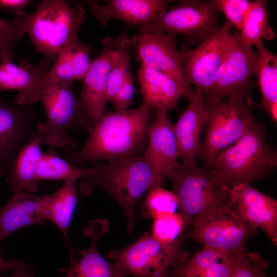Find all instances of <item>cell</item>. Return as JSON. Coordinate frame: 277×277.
Returning a JSON list of instances; mask_svg holds the SVG:
<instances>
[{
    "mask_svg": "<svg viewBox=\"0 0 277 277\" xmlns=\"http://www.w3.org/2000/svg\"><path fill=\"white\" fill-rule=\"evenodd\" d=\"M131 39L132 46L137 48L142 65L165 74L188 91L192 89L183 74L185 49L177 48L175 34L141 32Z\"/></svg>",
    "mask_w": 277,
    "mask_h": 277,
    "instance_id": "14",
    "label": "cell"
},
{
    "mask_svg": "<svg viewBox=\"0 0 277 277\" xmlns=\"http://www.w3.org/2000/svg\"><path fill=\"white\" fill-rule=\"evenodd\" d=\"M79 39L75 36L70 39L60 51L53 66L41 83L56 82L73 84L74 80L72 57Z\"/></svg>",
    "mask_w": 277,
    "mask_h": 277,
    "instance_id": "31",
    "label": "cell"
},
{
    "mask_svg": "<svg viewBox=\"0 0 277 277\" xmlns=\"http://www.w3.org/2000/svg\"><path fill=\"white\" fill-rule=\"evenodd\" d=\"M187 107L173 125L179 157L182 163L195 161L201 145V135L205 127L208 110L205 94L199 88L191 89L187 95Z\"/></svg>",
    "mask_w": 277,
    "mask_h": 277,
    "instance_id": "16",
    "label": "cell"
},
{
    "mask_svg": "<svg viewBox=\"0 0 277 277\" xmlns=\"http://www.w3.org/2000/svg\"><path fill=\"white\" fill-rule=\"evenodd\" d=\"M85 13L83 3L71 6L61 0L42 1L26 19V31L35 53L54 63L62 47L81 29Z\"/></svg>",
    "mask_w": 277,
    "mask_h": 277,
    "instance_id": "4",
    "label": "cell"
},
{
    "mask_svg": "<svg viewBox=\"0 0 277 277\" xmlns=\"http://www.w3.org/2000/svg\"><path fill=\"white\" fill-rule=\"evenodd\" d=\"M220 11L229 27L240 32L246 13L251 1L248 0H215Z\"/></svg>",
    "mask_w": 277,
    "mask_h": 277,
    "instance_id": "35",
    "label": "cell"
},
{
    "mask_svg": "<svg viewBox=\"0 0 277 277\" xmlns=\"http://www.w3.org/2000/svg\"><path fill=\"white\" fill-rule=\"evenodd\" d=\"M207 103L208 116L199 153L210 168L222 152L234 144L256 122L250 99L230 98Z\"/></svg>",
    "mask_w": 277,
    "mask_h": 277,
    "instance_id": "6",
    "label": "cell"
},
{
    "mask_svg": "<svg viewBox=\"0 0 277 277\" xmlns=\"http://www.w3.org/2000/svg\"><path fill=\"white\" fill-rule=\"evenodd\" d=\"M233 39L230 27L225 23L195 48L185 49L183 74L186 82L207 93L213 86Z\"/></svg>",
    "mask_w": 277,
    "mask_h": 277,
    "instance_id": "12",
    "label": "cell"
},
{
    "mask_svg": "<svg viewBox=\"0 0 277 277\" xmlns=\"http://www.w3.org/2000/svg\"><path fill=\"white\" fill-rule=\"evenodd\" d=\"M256 54L252 47L242 41L239 31L233 39L215 76L210 90L205 94L207 103L224 98L250 99L252 78L255 76Z\"/></svg>",
    "mask_w": 277,
    "mask_h": 277,
    "instance_id": "11",
    "label": "cell"
},
{
    "mask_svg": "<svg viewBox=\"0 0 277 277\" xmlns=\"http://www.w3.org/2000/svg\"><path fill=\"white\" fill-rule=\"evenodd\" d=\"M28 0H0V7L10 10H16L15 12L23 10L30 3Z\"/></svg>",
    "mask_w": 277,
    "mask_h": 277,
    "instance_id": "39",
    "label": "cell"
},
{
    "mask_svg": "<svg viewBox=\"0 0 277 277\" xmlns=\"http://www.w3.org/2000/svg\"><path fill=\"white\" fill-rule=\"evenodd\" d=\"M111 69L110 57L108 51H102L94 60L83 81L78 98L80 104L88 116L95 123L104 114L107 103V91Z\"/></svg>",
    "mask_w": 277,
    "mask_h": 277,
    "instance_id": "22",
    "label": "cell"
},
{
    "mask_svg": "<svg viewBox=\"0 0 277 277\" xmlns=\"http://www.w3.org/2000/svg\"><path fill=\"white\" fill-rule=\"evenodd\" d=\"M219 9L215 0L179 1L168 6L141 26V32L185 36L189 44L201 43L219 28Z\"/></svg>",
    "mask_w": 277,
    "mask_h": 277,
    "instance_id": "9",
    "label": "cell"
},
{
    "mask_svg": "<svg viewBox=\"0 0 277 277\" xmlns=\"http://www.w3.org/2000/svg\"><path fill=\"white\" fill-rule=\"evenodd\" d=\"M254 45L257 49L255 76L262 95L256 108L268 112L277 106V56L265 47L262 41Z\"/></svg>",
    "mask_w": 277,
    "mask_h": 277,
    "instance_id": "26",
    "label": "cell"
},
{
    "mask_svg": "<svg viewBox=\"0 0 277 277\" xmlns=\"http://www.w3.org/2000/svg\"><path fill=\"white\" fill-rule=\"evenodd\" d=\"M228 189V204L240 217L254 228L263 230L277 245V201L249 184Z\"/></svg>",
    "mask_w": 277,
    "mask_h": 277,
    "instance_id": "15",
    "label": "cell"
},
{
    "mask_svg": "<svg viewBox=\"0 0 277 277\" xmlns=\"http://www.w3.org/2000/svg\"><path fill=\"white\" fill-rule=\"evenodd\" d=\"M72 85L56 82L41 84L39 99L46 120L37 123V133L44 142L54 147H74L75 142L67 136L66 131L83 127L90 132L94 125L74 95Z\"/></svg>",
    "mask_w": 277,
    "mask_h": 277,
    "instance_id": "5",
    "label": "cell"
},
{
    "mask_svg": "<svg viewBox=\"0 0 277 277\" xmlns=\"http://www.w3.org/2000/svg\"><path fill=\"white\" fill-rule=\"evenodd\" d=\"M36 115L30 105L0 97V175H8L23 145L37 133Z\"/></svg>",
    "mask_w": 277,
    "mask_h": 277,
    "instance_id": "13",
    "label": "cell"
},
{
    "mask_svg": "<svg viewBox=\"0 0 277 277\" xmlns=\"http://www.w3.org/2000/svg\"><path fill=\"white\" fill-rule=\"evenodd\" d=\"M192 229L184 234L185 240H192L204 247L229 254L246 249L248 239L258 230L242 219L228 203L207 210L191 224Z\"/></svg>",
    "mask_w": 277,
    "mask_h": 277,
    "instance_id": "10",
    "label": "cell"
},
{
    "mask_svg": "<svg viewBox=\"0 0 277 277\" xmlns=\"http://www.w3.org/2000/svg\"><path fill=\"white\" fill-rule=\"evenodd\" d=\"M103 48L110 55L111 69L107 91V100L111 103L129 71L130 56L129 51L132 46L131 39L125 35L116 38L106 37L102 40Z\"/></svg>",
    "mask_w": 277,
    "mask_h": 277,
    "instance_id": "27",
    "label": "cell"
},
{
    "mask_svg": "<svg viewBox=\"0 0 277 277\" xmlns=\"http://www.w3.org/2000/svg\"><path fill=\"white\" fill-rule=\"evenodd\" d=\"M166 177L171 181L177 197L179 213L185 229L207 210L229 202L228 189L220 187L212 170L195 161L179 164Z\"/></svg>",
    "mask_w": 277,
    "mask_h": 277,
    "instance_id": "7",
    "label": "cell"
},
{
    "mask_svg": "<svg viewBox=\"0 0 277 277\" xmlns=\"http://www.w3.org/2000/svg\"><path fill=\"white\" fill-rule=\"evenodd\" d=\"M152 111L141 104L135 109L104 113L95 123L82 149L71 155V163L81 165L137 156L147 137Z\"/></svg>",
    "mask_w": 277,
    "mask_h": 277,
    "instance_id": "1",
    "label": "cell"
},
{
    "mask_svg": "<svg viewBox=\"0 0 277 277\" xmlns=\"http://www.w3.org/2000/svg\"><path fill=\"white\" fill-rule=\"evenodd\" d=\"M236 254H231L190 277H229Z\"/></svg>",
    "mask_w": 277,
    "mask_h": 277,
    "instance_id": "38",
    "label": "cell"
},
{
    "mask_svg": "<svg viewBox=\"0 0 277 277\" xmlns=\"http://www.w3.org/2000/svg\"><path fill=\"white\" fill-rule=\"evenodd\" d=\"M185 240L183 234L173 242L163 243L144 233L131 245L111 250L107 256L135 277H169L170 267L186 261L187 254L183 250Z\"/></svg>",
    "mask_w": 277,
    "mask_h": 277,
    "instance_id": "8",
    "label": "cell"
},
{
    "mask_svg": "<svg viewBox=\"0 0 277 277\" xmlns=\"http://www.w3.org/2000/svg\"><path fill=\"white\" fill-rule=\"evenodd\" d=\"M14 272L12 275L8 277H35L33 271L27 265Z\"/></svg>",
    "mask_w": 277,
    "mask_h": 277,
    "instance_id": "41",
    "label": "cell"
},
{
    "mask_svg": "<svg viewBox=\"0 0 277 277\" xmlns=\"http://www.w3.org/2000/svg\"><path fill=\"white\" fill-rule=\"evenodd\" d=\"M89 169V173L82 178V191L88 193L92 188L97 187L107 191L123 209L127 230L131 233L137 202L146 192L162 186L164 179L144 155L128 156L106 164L90 162Z\"/></svg>",
    "mask_w": 277,
    "mask_h": 277,
    "instance_id": "2",
    "label": "cell"
},
{
    "mask_svg": "<svg viewBox=\"0 0 277 277\" xmlns=\"http://www.w3.org/2000/svg\"><path fill=\"white\" fill-rule=\"evenodd\" d=\"M179 206V200L174 192L162 186L150 189L144 204L146 213L154 219L162 215L175 213Z\"/></svg>",
    "mask_w": 277,
    "mask_h": 277,
    "instance_id": "32",
    "label": "cell"
},
{
    "mask_svg": "<svg viewBox=\"0 0 277 277\" xmlns=\"http://www.w3.org/2000/svg\"><path fill=\"white\" fill-rule=\"evenodd\" d=\"M51 61L46 58L34 66L27 59L19 65L11 62L0 63V92L15 90L16 104L30 105L39 101L41 83L51 69Z\"/></svg>",
    "mask_w": 277,
    "mask_h": 277,
    "instance_id": "17",
    "label": "cell"
},
{
    "mask_svg": "<svg viewBox=\"0 0 277 277\" xmlns=\"http://www.w3.org/2000/svg\"><path fill=\"white\" fill-rule=\"evenodd\" d=\"M267 1H251L240 32L243 42L251 46L257 42L273 39L275 34L269 22Z\"/></svg>",
    "mask_w": 277,
    "mask_h": 277,
    "instance_id": "28",
    "label": "cell"
},
{
    "mask_svg": "<svg viewBox=\"0 0 277 277\" xmlns=\"http://www.w3.org/2000/svg\"><path fill=\"white\" fill-rule=\"evenodd\" d=\"M42 142H44L43 137L36 134L19 150L6 180L13 192L24 191L32 193L38 189L39 183L36 172L38 162L43 154L41 149Z\"/></svg>",
    "mask_w": 277,
    "mask_h": 277,
    "instance_id": "24",
    "label": "cell"
},
{
    "mask_svg": "<svg viewBox=\"0 0 277 277\" xmlns=\"http://www.w3.org/2000/svg\"><path fill=\"white\" fill-rule=\"evenodd\" d=\"M78 179L68 178L55 192L44 195L46 220L52 222L67 241L68 228L76 205L75 183Z\"/></svg>",
    "mask_w": 277,
    "mask_h": 277,
    "instance_id": "25",
    "label": "cell"
},
{
    "mask_svg": "<svg viewBox=\"0 0 277 277\" xmlns=\"http://www.w3.org/2000/svg\"><path fill=\"white\" fill-rule=\"evenodd\" d=\"M267 266L259 254L246 249L235 255L229 277H269L264 272Z\"/></svg>",
    "mask_w": 277,
    "mask_h": 277,
    "instance_id": "33",
    "label": "cell"
},
{
    "mask_svg": "<svg viewBox=\"0 0 277 277\" xmlns=\"http://www.w3.org/2000/svg\"><path fill=\"white\" fill-rule=\"evenodd\" d=\"M134 90L132 76L129 71L111 102L115 111L127 109L131 103Z\"/></svg>",
    "mask_w": 277,
    "mask_h": 277,
    "instance_id": "37",
    "label": "cell"
},
{
    "mask_svg": "<svg viewBox=\"0 0 277 277\" xmlns=\"http://www.w3.org/2000/svg\"><path fill=\"white\" fill-rule=\"evenodd\" d=\"M277 167V151L258 121L232 146L220 154L211 169L217 185L232 189L270 176Z\"/></svg>",
    "mask_w": 277,
    "mask_h": 277,
    "instance_id": "3",
    "label": "cell"
},
{
    "mask_svg": "<svg viewBox=\"0 0 277 277\" xmlns=\"http://www.w3.org/2000/svg\"><path fill=\"white\" fill-rule=\"evenodd\" d=\"M89 167L77 168L60 157L54 149L42 154L37 165L36 178L44 180H65L70 177L82 179L88 173Z\"/></svg>",
    "mask_w": 277,
    "mask_h": 277,
    "instance_id": "29",
    "label": "cell"
},
{
    "mask_svg": "<svg viewBox=\"0 0 277 277\" xmlns=\"http://www.w3.org/2000/svg\"><path fill=\"white\" fill-rule=\"evenodd\" d=\"M137 76L142 104L152 110L172 109L189 92L165 74L142 65Z\"/></svg>",
    "mask_w": 277,
    "mask_h": 277,
    "instance_id": "23",
    "label": "cell"
},
{
    "mask_svg": "<svg viewBox=\"0 0 277 277\" xmlns=\"http://www.w3.org/2000/svg\"><path fill=\"white\" fill-rule=\"evenodd\" d=\"M147 137L148 145L143 155L156 173L164 179L179 165L177 141L167 110L157 111L148 126Z\"/></svg>",
    "mask_w": 277,
    "mask_h": 277,
    "instance_id": "18",
    "label": "cell"
},
{
    "mask_svg": "<svg viewBox=\"0 0 277 277\" xmlns=\"http://www.w3.org/2000/svg\"><path fill=\"white\" fill-rule=\"evenodd\" d=\"M108 227L106 220L94 221L85 229L91 244L86 249L71 253L70 265L65 277H125V271L115 263H110L98 251V238Z\"/></svg>",
    "mask_w": 277,
    "mask_h": 277,
    "instance_id": "19",
    "label": "cell"
},
{
    "mask_svg": "<svg viewBox=\"0 0 277 277\" xmlns=\"http://www.w3.org/2000/svg\"><path fill=\"white\" fill-rule=\"evenodd\" d=\"M46 200L24 191L13 192L10 199L0 207V245L6 238L22 227L44 225Z\"/></svg>",
    "mask_w": 277,
    "mask_h": 277,
    "instance_id": "20",
    "label": "cell"
},
{
    "mask_svg": "<svg viewBox=\"0 0 277 277\" xmlns=\"http://www.w3.org/2000/svg\"><path fill=\"white\" fill-rule=\"evenodd\" d=\"M92 47L83 44L78 40L75 45L72 57L74 80H83L90 66L89 53Z\"/></svg>",
    "mask_w": 277,
    "mask_h": 277,
    "instance_id": "36",
    "label": "cell"
},
{
    "mask_svg": "<svg viewBox=\"0 0 277 277\" xmlns=\"http://www.w3.org/2000/svg\"><path fill=\"white\" fill-rule=\"evenodd\" d=\"M185 230L184 220L179 213L166 214L154 219L151 236L160 242L170 243Z\"/></svg>",
    "mask_w": 277,
    "mask_h": 277,
    "instance_id": "34",
    "label": "cell"
},
{
    "mask_svg": "<svg viewBox=\"0 0 277 277\" xmlns=\"http://www.w3.org/2000/svg\"><path fill=\"white\" fill-rule=\"evenodd\" d=\"M27 264L18 260H8L2 257L0 252V272L5 270L14 272L21 269Z\"/></svg>",
    "mask_w": 277,
    "mask_h": 277,
    "instance_id": "40",
    "label": "cell"
},
{
    "mask_svg": "<svg viewBox=\"0 0 277 277\" xmlns=\"http://www.w3.org/2000/svg\"><path fill=\"white\" fill-rule=\"evenodd\" d=\"M105 4L86 1L96 19L103 26L112 18L120 19L131 26L140 25L151 19L167 7L164 0H108Z\"/></svg>",
    "mask_w": 277,
    "mask_h": 277,
    "instance_id": "21",
    "label": "cell"
},
{
    "mask_svg": "<svg viewBox=\"0 0 277 277\" xmlns=\"http://www.w3.org/2000/svg\"><path fill=\"white\" fill-rule=\"evenodd\" d=\"M13 21L0 17V63L11 62L16 53V45L26 33L27 14L23 10L15 12Z\"/></svg>",
    "mask_w": 277,
    "mask_h": 277,
    "instance_id": "30",
    "label": "cell"
}]
</instances>
